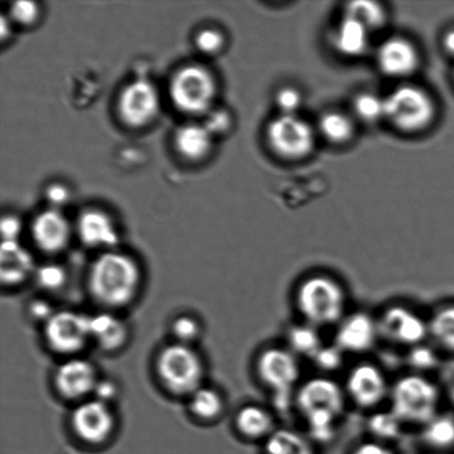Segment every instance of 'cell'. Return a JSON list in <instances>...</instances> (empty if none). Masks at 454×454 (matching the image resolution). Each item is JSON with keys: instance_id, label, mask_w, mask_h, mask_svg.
<instances>
[{"instance_id": "1", "label": "cell", "mask_w": 454, "mask_h": 454, "mask_svg": "<svg viewBox=\"0 0 454 454\" xmlns=\"http://www.w3.org/2000/svg\"><path fill=\"white\" fill-rule=\"evenodd\" d=\"M348 404L344 386L328 375L301 381L294 395V408L316 444L331 442L336 437Z\"/></svg>"}, {"instance_id": "2", "label": "cell", "mask_w": 454, "mask_h": 454, "mask_svg": "<svg viewBox=\"0 0 454 454\" xmlns=\"http://www.w3.org/2000/svg\"><path fill=\"white\" fill-rule=\"evenodd\" d=\"M348 301L344 284L325 273L306 276L294 293V304L301 322L319 331L336 327L348 314Z\"/></svg>"}, {"instance_id": "3", "label": "cell", "mask_w": 454, "mask_h": 454, "mask_svg": "<svg viewBox=\"0 0 454 454\" xmlns=\"http://www.w3.org/2000/svg\"><path fill=\"white\" fill-rule=\"evenodd\" d=\"M141 271L132 257L106 252L93 262L89 274V288L101 304L121 307L130 302L139 291Z\"/></svg>"}, {"instance_id": "4", "label": "cell", "mask_w": 454, "mask_h": 454, "mask_svg": "<svg viewBox=\"0 0 454 454\" xmlns=\"http://www.w3.org/2000/svg\"><path fill=\"white\" fill-rule=\"evenodd\" d=\"M389 411L404 427H424L440 412L442 391L424 373L409 372L391 384Z\"/></svg>"}, {"instance_id": "5", "label": "cell", "mask_w": 454, "mask_h": 454, "mask_svg": "<svg viewBox=\"0 0 454 454\" xmlns=\"http://www.w3.org/2000/svg\"><path fill=\"white\" fill-rule=\"evenodd\" d=\"M255 372L261 384L273 394L278 408L294 407V395L301 384V364L286 346H269L258 354Z\"/></svg>"}, {"instance_id": "6", "label": "cell", "mask_w": 454, "mask_h": 454, "mask_svg": "<svg viewBox=\"0 0 454 454\" xmlns=\"http://www.w3.org/2000/svg\"><path fill=\"white\" fill-rule=\"evenodd\" d=\"M386 121L407 135L427 130L437 118L433 96L415 84H403L385 97Z\"/></svg>"}, {"instance_id": "7", "label": "cell", "mask_w": 454, "mask_h": 454, "mask_svg": "<svg viewBox=\"0 0 454 454\" xmlns=\"http://www.w3.org/2000/svg\"><path fill=\"white\" fill-rule=\"evenodd\" d=\"M157 371L162 384L173 394L192 395L202 387L203 362L190 345L177 342L163 348Z\"/></svg>"}, {"instance_id": "8", "label": "cell", "mask_w": 454, "mask_h": 454, "mask_svg": "<svg viewBox=\"0 0 454 454\" xmlns=\"http://www.w3.org/2000/svg\"><path fill=\"white\" fill-rule=\"evenodd\" d=\"M316 136V129L300 114H278L270 120L265 130L267 145L286 161L309 158L315 149Z\"/></svg>"}, {"instance_id": "9", "label": "cell", "mask_w": 454, "mask_h": 454, "mask_svg": "<svg viewBox=\"0 0 454 454\" xmlns=\"http://www.w3.org/2000/svg\"><path fill=\"white\" fill-rule=\"evenodd\" d=\"M391 384L380 366L362 362L349 369L342 386L349 403L362 411L375 412L389 402Z\"/></svg>"}, {"instance_id": "10", "label": "cell", "mask_w": 454, "mask_h": 454, "mask_svg": "<svg viewBox=\"0 0 454 454\" xmlns=\"http://www.w3.org/2000/svg\"><path fill=\"white\" fill-rule=\"evenodd\" d=\"M380 340L411 349L429 340V320L406 305L386 307L377 316Z\"/></svg>"}, {"instance_id": "11", "label": "cell", "mask_w": 454, "mask_h": 454, "mask_svg": "<svg viewBox=\"0 0 454 454\" xmlns=\"http://www.w3.org/2000/svg\"><path fill=\"white\" fill-rule=\"evenodd\" d=\"M216 87L215 79L201 67L190 66L181 69L171 82L170 93L173 104L184 113L204 114L215 100Z\"/></svg>"}, {"instance_id": "12", "label": "cell", "mask_w": 454, "mask_h": 454, "mask_svg": "<svg viewBox=\"0 0 454 454\" xmlns=\"http://www.w3.org/2000/svg\"><path fill=\"white\" fill-rule=\"evenodd\" d=\"M44 335L57 353H78L91 340L90 317L78 311H57L46 323Z\"/></svg>"}, {"instance_id": "13", "label": "cell", "mask_w": 454, "mask_h": 454, "mask_svg": "<svg viewBox=\"0 0 454 454\" xmlns=\"http://www.w3.org/2000/svg\"><path fill=\"white\" fill-rule=\"evenodd\" d=\"M380 340L377 316L359 310L347 314L337 325L333 344L345 355H364L372 351Z\"/></svg>"}, {"instance_id": "14", "label": "cell", "mask_w": 454, "mask_h": 454, "mask_svg": "<svg viewBox=\"0 0 454 454\" xmlns=\"http://www.w3.org/2000/svg\"><path fill=\"white\" fill-rule=\"evenodd\" d=\"M71 421L78 437L91 444L105 442L114 429V416L109 404L98 399L79 404Z\"/></svg>"}, {"instance_id": "15", "label": "cell", "mask_w": 454, "mask_h": 454, "mask_svg": "<svg viewBox=\"0 0 454 454\" xmlns=\"http://www.w3.org/2000/svg\"><path fill=\"white\" fill-rule=\"evenodd\" d=\"M376 57L381 73L393 79L411 77L419 69L421 62L416 44L404 37L385 40L378 48Z\"/></svg>"}, {"instance_id": "16", "label": "cell", "mask_w": 454, "mask_h": 454, "mask_svg": "<svg viewBox=\"0 0 454 454\" xmlns=\"http://www.w3.org/2000/svg\"><path fill=\"white\" fill-rule=\"evenodd\" d=\"M120 114L131 127H142L153 121L159 111V96L153 84L144 80L129 84L119 101Z\"/></svg>"}, {"instance_id": "17", "label": "cell", "mask_w": 454, "mask_h": 454, "mask_svg": "<svg viewBox=\"0 0 454 454\" xmlns=\"http://www.w3.org/2000/svg\"><path fill=\"white\" fill-rule=\"evenodd\" d=\"M96 368L86 359L74 358L61 364L55 375V385L62 397L82 399L93 393L98 384Z\"/></svg>"}, {"instance_id": "18", "label": "cell", "mask_w": 454, "mask_h": 454, "mask_svg": "<svg viewBox=\"0 0 454 454\" xmlns=\"http://www.w3.org/2000/svg\"><path fill=\"white\" fill-rule=\"evenodd\" d=\"M70 225L60 212L51 210L35 217L33 236L40 249L57 253L64 249L70 239Z\"/></svg>"}, {"instance_id": "19", "label": "cell", "mask_w": 454, "mask_h": 454, "mask_svg": "<svg viewBox=\"0 0 454 454\" xmlns=\"http://www.w3.org/2000/svg\"><path fill=\"white\" fill-rule=\"evenodd\" d=\"M372 34L359 21L344 15L333 30L332 44L340 55L357 58L368 51Z\"/></svg>"}, {"instance_id": "20", "label": "cell", "mask_w": 454, "mask_h": 454, "mask_svg": "<svg viewBox=\"0 0 454 454\" xmlns=\"http://www.w3.org/2000/svg\"><path fill=\"white\" fill-rule=\"evenodd\" d=\"M235 426L244 438L262 442L278 428L274 413L260 404L240 408L236 413Z\"/></svg>"}, {"instance_id": "21", "label": "cell", "mask_w": 454, "mask_h": 454, "mask_svg": "<svg viewBox=\"0 0 454 454\" xmlns=\"http://www.w3.org/2000/svg\"><path fill=\"white\" fill-rule=\"evenodd\" d=\"M80 239L90 247H113L118 242V233L108 215L98 211H88L78 222Z\"/></svg>"}, {"instance_id": "22", "label": "cell", "mask_w": 454, "mask_h": 454, "mask_svg": "<svg viewBox=\"0 0 454 454\" xmlns=\"http://www.w3.org/2000/svg\"><path fill=\"white\" fill-rule=\"evenodd\" d=\"M309 434L302 431L284 427L262 442L264 454H317V448Z\"/></svg>"}, {"instance_id": "23", "label": "cell", "mask_w": 454, "mask_h": 454, "mask_svg": "<svg viewBox=\"0 0 454 454\" xmlns=\"http://www.w3.org/2000/svg\"><path fill=\"white\" fill-rule=\"evenodd\" d=\"M91 340L106 351L117 350L128 338V328L122 319L113 314L101 313L90 317Z\"/></svg>"}, {"instance_id": "24", "label": "cell", "mask_w": 454, "mask_h": 454, "mask_svg": "<svg viewBox=\"0 0 454 454\" xmlns=\"http://www.w3.org/2000/svg\"><path fill=\"white\" fill-rule=\"evenodd\" d=\"M316 131L329 144L344 145L354 139L355 119L341 111H328L319 118Z\"/></svg>"}, {"instance_id": "25", "label": "cell", "mask_w": 454, "mask_h": 454, "mask_svg": "<svg viewBox=\"0 0 454 454\" xmlns=\"http://www.w3.org/2000/svg\"><path fill=\"white\" fill-rule=\"evenodd\" d=\"M420 438L426 447L443 453L454 447V417L439 412L420 428Z\"/></svg>"}, {"instance_id": "26", "label": "cell", "mask_w": 454, "mask_h": 454, "mask_svg": "<svg viewBox=\"0 0 454 454\" xmlns=\"http://www.w3.org/2000/svg\"><path fill=\"white\" fill-rule=\"evenodd\" d=\"M284 345L298 357L310 360L325 344L318 328L301 322L287 328Z\"/></svg>"}, {"instance_id": "27", "label": "cell", "mask_w": 454, "mask_h": 454, "mask_svg": "<svg viewBox=\"0 0 454 454\" xmlns=\"http://www.w3.org/2000/svg\"><path fill=\"white\" fill-rule=\"evenodd\" d=\"M211 136V132L207 130L206 126L186 124L176 132V148L186 159H202L210 151Z\"/></svg>"}, {"instance_id": "28", "label": "cell", "mask_w": 454, "mask_h": 454, "mask_svg": "<svg viewBox=\"0 0 454 454\" xmlns=\"http://www.w3.org/2000/svg\"><path fill=\"white\" fill-rule=\"evenodd\" d=\"M428 320L429 340L434 346L454 353V305L440 307Z\"/></svg>"}, {"instance_id": "29", "label": "cell", "mask_w": 454, "mask_h": 454, "mask_svg": "<svg viewBox=\"0 0 454 454\" xmlns=\"http://www.w3.org/2000/svg\"><path fill=\"white\" fill-rule=\"evenodd\" d=\"M345 16L354 18L372 33L384 28L388 21V12L381 4L371 0H357L347 4Z\"/></svg>"}, {"instance_id": "30", "label": "cell", "mask_w": 454, "mask_h": 454, "mask_svg": "<svg viewBox=\"0 0 454 454\" xmlns=\"http://www.w3.org/2000/svg\"><path fill=\"white\" fill-rule=\"evenodd\" d=\"M2 278L4 283L15 285L24 280L31 270V261L12 242L3 248Z\"/></svg>"}, {"instance_id": "31", "label": "cell", "mask_w": 454, "mask_h": 454, "mask_svg": "<svg viewBox=\"0 0 454 454\" xmlns=\"http://www.w3.org/2000/svg\"><path fill=\"white\" fill-rule=\"evenodd\" d=\"M353 117L364 124H376L386 119L385 97L362 92L353 100Z\"/></svg>"}, {"instance_id": "32", "label": "cell", "mask_w": 454, "mask_h": 454, "mask_svg": "<svg viewBox=\"0 0 454 454\" xmlns=\"http://www.w3.org/2000/svg\"><path fill=\"white\" fill-rule=\"evenodd\" d=\"M191 411L201 419L211 420L223 411L224 402L220 393L208 387H201L191 395Z\"/></svg>"}, {"instance_id": "33", "label": "cell", "mask_w": 454, "mask_h": 454, "mask_svg": "<svg viewBox=\"0 0 454 454\" xmlns=\"http://www.w3.org/2000/svg\"><path fill=\"white\" fill-rule=\"evenodd\" d=\"M403 427V422L390 411L372 412L368 421V429L373 439L386 443L397 439L402 434Z\"/></svg>"}, {"instance_id": "34", "label": "cell", "mask_w": 454, "mask_h": 454, "mask_svg": "<svg viewBox=\"0 0 454 454\" xmlns=\"http://www.w3.org/2000/svg\"><path fill=\"white\" fill-rule=\"evenodd\" d=\"M345 354L335 345H324L322 349L311 358V362L323 375L335 372L344 364Z\"/></svg>"}, {"instance_id": "35", "label": "cell", "mask_w": 454, "mask_h": 454, "mask_svg": "<svg viewBox=\"0 0 454 454\" xmlns=\"http://www.w3.org/2000/svg\"><path fill=\"white\" fill-rule=\"evenodd\" d=\"M304 104V97L301 90L293 86H285L275 93V106L279 114L296 115Z\"/></svg>"}, {"instance_id": "36", "label": "cell", "mask_w": 454, "mask_h": 454, "mask_svg": "<svg viewBox=\"0 0 454 454\" xmlns=\"http://www.w3.org/2000/svg\"><path fill=\"white\" fill-rule=\"evenodd\" d=\"M411 353L408 355V363L413 369V372L424 373L428 372L438 364V356L435 354V347L422 344L409 349Z\"/></svg>"}, {"instance_id": "37", "label": "cell", "mask_w": 454, "mask_h": 454, "mask_svg": "<svg viewBox=\"0 0 454 454\" xmlns=\"http://www.w3.org/2000/svg\"><path fill=\"white\" fill-rule=\"evenodd\" d=\"M35 278H37L40 287L47 289V291H56L65 284L66 273L61 266L48 264L40 267L35 274Z\"/></svg>"}, {"instance_id": "38", "label": "cell", "mask_w": 454, "mask_h": 454, "mask_svg": "<svg viewBox=\"0 0 454 454\" xmlns=\"http://www.w3.org/2000/svg\"><path fill=\"white\" fill-rule=\"evenodd\" d=\"M172 331L180 344L190 345L199 337L201 327H200L198 320L191 316H180L173 323Z\"/></svg>"}, {"instance_id": "39", "label": "cell", "mask_w": 454, "mask_h": 454, "mask_svg": "<svg viewBox=\"0 0 454 454\" xmlns=\"http://www.w3.org/2000/svg\"><path fill=\"white\" fill-rule=\"evenodd\" d=\"M13 20L21 25H30L37 20L39 9L33 2H17L11 9Z\"/></svg>"}, {"instance_id": "40", "label": "cell", "mask_w": 454, "mask_h": 454, "mask_svg": "<svg viewBox=\"0 0 454 454\" xmlns=\"http://www.w3.org/2000/svg\"><path fill=\"white\" fill-rule=\"evenodd\" d=\"M197 44L200 51L207 53H215L223 47V35L215 30L207 29L201 31L197 38Z\"/></svg>"}, {"instance_id": "41", "label": "cell", "mask_w": 454, "mask_h": 454, "mask_svg": "<svg viewBox=\"0 0 454 454\" xmlns=\"http://www.w3.org/2000/svg\"><path fill=\"white\" fill-rule=\"evenodd\" d=\"M350 454H395L388 443L369 439L357 444Z\"/></svg>"}, {"instance_id": "42", "label": "cell", "mask_w": 454, "mask_h": 454, "mask_svg": "<svg viewBox=\"0 0 454 454\" xmlns=\"http://www.w3.org/2000/svg\"><path fill=\"white\" fill-rule=\"evenodd\" d=\"M231 118L226 113L217 111L207 119L206 128L212 133H222L225 132L230 128Z\"/></svg>"}, {"instance_id": "43", "label": "cell", "mask_w": 454, "mask_h": 454, "mask_svg": "<svg viewBox=\"0 0 454 454\" xmlns=\"http://www.w3.org/2000/svg\"><path fill=\"white\" fill-rule=\"evenodd\" d=\"M93 393L96 394L98 400L108 403L111 399H114L115 395H117L118 388L114 381L99 380Z\"/></svg>"}, {"instance_id": "44", "label": "cell", "mask_w": 454, "mask_h": 454, "mask_svg": "<svg viewBox=\"0 0 454 454\" xmlns=\"http://www.w3.org/2000/svg\"><path fill=\"white\" fill-rule=\"evenodd\" d=\"M30 313L33 317L38 320H44L47 323L51 316L55 314L51 306L46 301H35L30 306Z\"/></svg>"}, {"instance_id": "45", "label": "cell", "mask_w": 454, "mask_h": 454, "mask_svg": "<svg viewBox=\"0 0 454 454\" xmlns=\"http://www.w3.org/2000/svg\"><path fill=\"white\" fill-rule=\"evenodd\" d=\"M442 46L444 53L454 60V26L444 31Z\"/></svg>"}, {"instance_id": "46", "label": "cell", "mask_w": 454, "mask_h": 454, "mask_svg": "<svg viewBox=\"0 0 454 454\" xmlns=\"http://www.w3.org/2000/svg\"><path fill=\"white\" fill-rule=\"evenodd\" d=\"M48 197L52 203L61 204L68 198V193H67V191L62 186L55 185L48 191Z\"/></svg>"}, {"instance_id": "47", "label": "cell", "mask_w": 454, "mask_h": 454, "mask_svg": "<svg viewBox=\"0 0 454 454\" xmlns=\"http://www.w3.org/2000/svg\"><path fill=\"white\" fill-rule=\"evenodd\" d=\"M449 395H450L451 402L454 403V385L451 387L450 393H449Z\"/></svg>"}, {"instance_id": "48", "label": "cell", "mask_w": 454, "mask_h": 454, "mask_svg": "<svg viewBox=\"0 0 454 454\" xmlns=\"http://www.w3.org/2000/svg\"><path fill=\"white\" fill-rule=\"evenodd\" d=\"M434 454H443V453H437V452H434Z\"/></svg>"}, {"instance_id": "49", "label": "cell", "mask_w": 454, "mask_h": 454, "mask_svg": "<svg viewBox=\"0 0 454 454\" xmlns=\"http://www.w3.org/2000/svg\"><path fill=\"white\" fill-rule=\"evenodd\" d=\"M453 82H454V71H453Z\"/></svg>"}]
</instances>
